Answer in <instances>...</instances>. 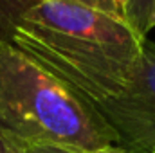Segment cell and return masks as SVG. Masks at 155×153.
<instances>
[{"label": "cell", "mask_w": 155, "mask_h": 153, "mask_svg": "<svg viewBox=\"0 0 155 153\" xmlns=\"http://www.w3.org/2000/svg\"><path fill=\"white\" fill-rule=\"evenodd\" d=\"M144 40L123 16L76 0H41L11 43L96 106L124 88Z\"/></svg>", "instance_id": "1"}, {"label": "cell", "mask_w": 155, "mask_h": 153, "mask_svg": "<svg viewBox=\"0 0 155 153\" xmlns=\"http://www.w3.org/2000/svg\"><path fill=\"white\" fill-rule=\"evenodd\" d=\"M0 137L22 151L117 144L101 114L9 41H0Z\"/></svg>", "instance_id": "2"}, {"label": "cell", "mask_w": 155, "mask_h": 153, "mask_svg": "<svg viewBox=\"0 0 155 153\" xmlns=\"http://www.w3.org/2000/svg\"><path fill=\"white\" fill-rule=\"evenodd\" d=\"M108 122L117 144L134 153L155 148V41L144 40L124 88L94 106Z\"/></svg>", "instance_id": "3"}, {"label": "cell", "mask_w": 155, "mask_h": 153, "mask_svg": "<svg viewBox=\"0 0 155 153\" xmlns=\"http://www.w3.org/2000/svg\"><path fill=\"white\" fill-rule=\"evenodd\" d=\"M124 20L139 38H148L155 29V0H126Z\"/></svg>", "instance_id": "4"}, {"label": "cell", "mask_w": 155, "mask_h": 153, "mask_svg": "<svg viewBox=\"0 0 155 153\" xmlns=\"http://www.w3.org/2000/svg\"><path fill=\"white\" fill-rule=\"evenodd\" d=\"M41 0H0V41H13L22 18Z\"/></svg>", "instance_id": "5"}, {"label": "cell", "mask_w": 155, "mask_h": 153, "mask_svg": "<svg viewBox=\"0 0 155 153\" xmlns=\"http://www.w3.org/2000/svg\"><path fill=\"white\" fill-rule=\"evenodd\" d=\"M76 2H81L85 5H90V7H96L99 11H105V13H112V15H117L121 16V13L117 11L116 2L114 0H76Z\"/></svg>", "instance_id": "6"}, {"label": "cell", "mask_w": 155, "mask_h": 153, "mask_svg": "<svg viewBox=\"0 0 155 153\" xmlns=\"http://www.w3.org/2000/svg\"><path fill=\"white\" fill-rule=\"evenodd\" d=\"M79 150H72V148H61V146H33L24 150V153H78Z\"/></svg>", "instance_id": "7"}, {"label": "cell", "mask_w": 155, "mask_h": 153, "mask_svg": "<svg viewBox=\"0 0 155 153\" xmlns=\"http://www.w3.org/2000/svg\"><path fill=\"white\" fill-rule=\"evenodd\" d=\"M78 153H134L119 144H108V146H103V148H97V150H90V151H78Z\"/></svg>", "instance_id": "8"}, {"label": "cell", "mask_w": 155, "mask_h": 153, "mask_svg": "<svg viewBox=\"0 0 155 153\" xmlns=\"http://www.w3.org/2000/svg\"><path fill=\"white\" fill-rule=\"evenodd\" d=\"M0 153H24V151L20 148H16L15 144H11V142H7L5 139L0 137Z\"/></svg>", "instance_id": "9"}, {"label": "cell", "mask_w": 155, "mask_h": 153, "mask_svg": "<svg viewBox=\"0 0 155 153\" xmlns=\"http://www.w3.org/2000/svg\"><path fill=\"white\" fill-rule=\"evenodd\" d=\"M116 2V7H117V11L121 13V16L124 18V5H126V0H114Z\"/></svg>", "instance_id": "10"}, {"label": "cell", "mask_w": 155, "mask_h": 153, "mask_svg": "<svg viewBox=\"0 0 155 153\" xmlns=\"http://www.w3.org/2000/svg\"><path fill=\"white\" fill-rule=\"evenodd\" d=\"M150 153H155V148H153V150H152V151H150Z\"/></svg>", "instance_id": "11"}]
</instances>
